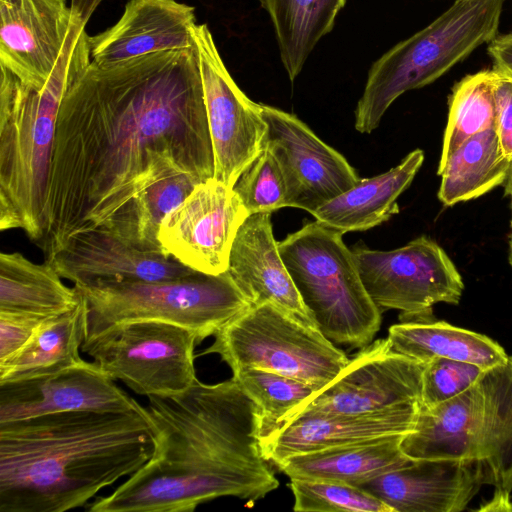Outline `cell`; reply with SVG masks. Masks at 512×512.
<instances>
[{
    "label": "cell",
    "mask_w": 512,
    "mask_h": 512,
    "mask_svg": "<svg viewBox=\"0 0 512 512\" xmlns=\"http://www.w3.org/2000/svg\"><path fill=\"white\" fill-rule=\"evenodd\" d=\"M149 150L170 152L201 181L214 176L195 44L109 65L91 60L69 85L58 112L37 243L45 259L74 234L97 227L127 241Z\"/></svg>",
    "instance_id": "cell-1"
},
{
    "label": "cell",
    "mask_w": 512,
    "mask_h": 512,
    "mask_svg": "<svg viewBox=\"0 0 512 512\" xmlns=\"http://www.w3.org/2000/svg\"><path fill=\"white\" fill-rule=\"evenodd\" d=\"M147 398L150 459L87 511L192 512L220 497L253 503L278 488L260 446V412L232 377Z\"/></svg>",
    "instance_id": "cell-2"
},
{
    "label": "cell",
    "mask_w": 512,
    "mask_h": 512,
    "mask_svg": "<svg viewBox=\"0 0 512 512\" xmlns=\"http://www.w3.org/2000/svg\"><path fill=\"white\" fill-rule=\"evenodd\" d=\"M155 447L144 412H65L0 423V512L86 507Z\"/></svg>",
    "instance_id": "cell-3"
},
{
    "label": "cell",
    "mask_w": 512,
    "mask_h": 512,
    "mask_svg": "<svg viewBox=\"0 0 512 512\" xmlns=\"http://www.w3.org/2000/svg\"><path fill=\"white\" fill-rule=\"evenodd\" d=\"M102 1L71 0L66 40L43 86L0 66V229H21L36 244L43 236L58 112L69 85L91 62L85 28Z\"/></svg>",
    "instance_id": "cell-4"
},
{
    "label": "cell",
    "mask_w": 512,
    "mask_h": 512,
    "mask_svg": "<svg viewBox=\"0 0 512 512\" xmlns=\"http://www.w3.org/2000/svg\"><path fill=\"white\" fill-rule=\"evenodd\" d=\"M506 0H455L437 19L371 66L355 110V129L375 130L403 93L428 85L498 34Z\"/></svg>",
    "instance_id": "cell-5"
},
{
    "label": "cell",
    "mask_w": 512,
    "mask_h": 512,
    "mask_svg": "<svg viewBox=\"0 0 512 512\" xmlns=\"http://www.w3.org/2000/svg\"><path fill=\"white\" fill-rule=\"evenodd\" d=\"M342 233L317 221L278 242L281 258L320 331L332 342L362 348L381 326L353 251Z\"/></svg>",
    "instance_id": "cell-6"
},
{
    "label": "cell",
    "mask_w": 512,
    "mask_h": 512,
    "mask_svg": "<svg viewBox=\"0 0 512 512\" xmlns=\"http://www.w3.org/2000/svg\"><path fill=\"white\" fill-rule=\"evenodd\" d=\"M87 301L86 338L119 324L160 321L186 327L199 344L251 307L228 271L163 281L74 284Z\"/></svg>",
    "instance_id": "cell-7"
},
{
    "label": "cell",
    "mask_w": 512,
    "mask_h": 512,
    "mask_svg": "<svg viewBox=\"0 0 512 512\" xmlns=\"http://www.w3.org/2000/svg\"><path fill=\"white\" fill-rule=\"evenodd\" d=\"M216 354L232 371L259 368L299 380L316 392L349 362L318 327L272 304L251 306L214 334L200 355Z\"/></svg>",
    "instance_id": "cell-8"
},
{
    "label": "cell",
    "mask_w": 512,
    "mask_h": 512,
    "mask_svg": "<svg viewBox=\"0 0 512 512\" xmlns=\"http://www.w3.org/2000/svg\"><path fill=\"white\" fill-rule=\"evenodd\" d=\"M192 330L160 321L113 326L85 339L81 351L113 380L142 396H172L197 380Z\"/></svg>",
    "instance_id": "cell-9"
},
{
    "label": "cell",
    "mask_w": 512,
    "mask_h": 512,
    "mask_svg": "<svg viewBox=\"0 0 512 512\" xmlns=\"http://www.w3.org/2000/svg\"><path fill=\"white\" fill-rule=\"evenodd\" d=\"M363 285L382 309H397L401 318L430 319L437 303L457 305L464 282L444 251L429 237H418L406 245L388 251L354 246Z\"/></svg>",
    "instance_id": "cell-10"
},
{
    "label": "cell",
    "mask_w": 512,
    "mask_h": 512,
    "mask_svg": "<svg viewBox=\"0 0 512 512\" xmlns=\"http://www.w3.org/2000/svg\"><path fill=\"white\" fill-rule=\"evenodd\" d=\"M214 178L234 188L264 147L267 126L260 104L250 100L227 70L206 24H195Z\"/></svg>",
    "instance_id": "cell-11"
},
{
    "label": "cell",
    "mask_w": 512,
    "mask_h": 512,
    "mask_svg": "<svg viewBox=\"0 0 512 512\" xmlns=\"http://www.w3.org/2000/svg\"><path fill=\"white\" fill-rule=\"evenodd\" d=\"M425 365L394 351L387 338L372 341L334 380L285 417L275 431L301 412L362 414L421 406Z\"/></svg>",
    "instance_id": "cell-12"
},
{
    "label": "cell",
    "mask_w": 512,
    "mask_h": 512,
    "mask_svg": "<svg viewBox=\"0 0 512 512\" xmlns=\"http://www.w3.org/2000/svg\"><path fill=\"white\" fill-rule=\"evenodd\" d=\"M249 215L235 190L213 177L198 183L164 218L158 241L165 254L194 271L221 274Z\"/></svg>",
    "instance_id": "cell-13"
},
{
    "label": "cell",
    "mask_w": 512,
    "mask_h": 512,
    "mask_svg": "<svg viewBox=\"0 0 512 512\" xmlns=\"http://www.w3.org/2000/svg\"><path fill=\"white\" fill-rule=\"evenodd\" d=\"M260 108L267 126L264 147L281 168L286 207L313 214L359 181L348 161L295 115L265 104Z\"/></svg>",
    "instance_id": "cell-14"
},
{
    "label": "cell",
    "mask_w": 512,
    "mask_h": 512,
    "mask_svg": "<svg viewBox=\"0 0 512 512\" xmlns=\"http://www.w3.org/2000/svg\"><path fill=\"white\" fill-rule=\"evenodd\" d=\"M144 412L94 361L38 377L0 382V423L65 412Z\"/></svg>",
    "instance_id": "cell-15"
},
{
    "label": "cell",
    "mask_w": 512,
    "mask_h": 512,
    "mask_svg": "<svg viewBox=\"0 0 512 512\" xmlns=\"http://www.w3.org/2000/svg\"><path fill=\"white\" fill-rule=\"evenodd\" d=\"M45 261L74 284L163 281L197 272L165 253L143 250L104 227L74 234Z\"/></svg>",
    "instance_id": "cell-16"
},
{
    "label": "cell",
    "mask_w": 512,
    "mask_h": 512,
    "mask_svg": "<svg viewBox=\"0 0 512 512\" xmlns=\"http://www.w3.org/2000/svg\"><path fill=\"white\" fill-rule=\"evenodd\" d=\"M71 9L66 0H0V66L43 86L66 40Z\"/></svg>",
    "instance_id": "cell-17"
},
{
    "label": "cell",
    "mask_w": 512,
    "mask_h": 512,
    "mask_svg": "<svg viewBox=\"0 0 512 512\" xmlns=\"http://www.w3.org/2000/svg\"><path fill=\"white\" fill-rule=\"evenodd\" d=\"M483 485L476 460H414L358 485L393 512H460Z\"/></svg>",
    "instance_id": "cell-18"
},
{
    "label": "cell",
    "mask_w": 512,
    "mask_h": 512,
    "mask_svg": "<svg viewBox=\"0 0 512 512\" xmlns=\"http://www.w3.org/2000/svg\"><path fill=\"white\" fill-rule=\"evenodd\" d=\"M420 408L409 406L362 414L301 412L260 441L262 454L275 464L296 454L406 435L414 429Z\"/></svg>",
    "instance_id": "cell-19"
},
{
    "label": "cell",
    "mask_w": 512,
    "mask_h": 512,
    "mask_svg": "<svg viewBox=\"0 0 512 512\" xmlns=\"http://www.w3.org/2000/svg\"><path fill=\"white\" fill-rule=\"evenodd\" d=\"M195 24L194 7L177 0H130L113 26L89 37L91 60L109 65L193 47Z\"/></svg>",
    "instance_id": "cell-20"
},
{
    "label": "cell",
    "mask_w": 512,
    "mask_h": 512,
    "mask_svg": "<svg viewBox=\"0 0 512 512\" xmlns=\"http://www.w3.org/2000/svg\"><path fill=\"white\" fill-rule=\"evenodd\" d=\"M228 273L251 306L272 304L299 321L318 327L281 258L271 214H251L233 242Z\"/></svg>",
    "instance_id": "cell-21"
},
{
    "label": "cell",
    "mask_w": 512,
    "mask_h": 512,
    "mask_svg": "<svg viewBox=\"0 0 512 512\" xmlns=\"http://www.w3.org/2000/svg\"><path fill=\"white\" fill-rule=\"evenodd\" d=\"M482 405L478 383L434 406L421 405L414 429L402 438L403 453L412 460L477 461Z\"/></svg>",
    "instance_id": "cell-22"
},
{
    "label": "cell",
    "mask_w": 512,
    "mask_h": 512,
    "mask_svg": "<svg viewBox=\"0 0 512 512\" xmlns=\"http://www.w3.org/2000/svg\"><path fill=\"white\" fill-rule=\"evenodd\" d=\"M405 435L335 446L287 457L275 465L290 479L325 480L358 486L414 460L401 449Z\"/></svg>",
    "instance_id": "cell-23"
},
{
    "label": "cell",
    "mask_w": 512,
    "mask_h": 512,
    "mask_svg": "<svg viewBox=\"0 0 512 512\" xmlns=\"http://www.w3.org/2000/svg\"><path fill=\"white\" fill-rule=\"evenodd\" d=\"M423 161L424 152L413 150L387 172L359 179L312 215L317 222L342 234L376 227L399 212L397 199L409 187Z\"/></svg>",
    "instance_id": "cell-24"
},
{
    "label": "cell",
    "mask_w": 512,
    "mask_h": 512,
    "mask_svg": "<svg viewBox=\"0 0 512 512\" xmlns=\"http://www.w3.org/2000/svg\"><path fill=\"white\" fill-rule=\"evenodd\" d=\"M200 182L170 152L149 150L148 164L131 204L127 241L146 251L164 253L158 241L162 221Z\"/></svg>",
    "instance_id": "cell-25"
},
{
    "label": "cell",
    "mask_w": 512,
    "mask_h": 512,
    "mask_svg": "<svg viewBox=\"0 0 512 512\" xmlns=\"http://www.w3.org/2000/svg\"><path fill=\"white\" fill-rule=\"evenodd\" d=\"M482 417L477 462L482 482L497 494L512 491V356L503 364L484 370L478 380Z\"/></svg>",
    "instance_id": "cell-26"
},
{
    "label": "cell",
    "mask_w": 512,
    "mask_h": 512,
    "mask_svg": "<svg viewBox=\"0 0 512 512\" xmlns=\"http://www.w3.org/2000/svg\"><path fill=\"white\" fill-rule=\"evenodd\" d=\"M88 314L87 301L80 293L75 307L47 317L17 353L0 363V382L52 374L83 363L80 350L87 335Z\"/></svg>",
    "instance_id": "cell-27"
},
{
    "label": "cell",
    "mask_w": 512,
    "mask_h": 512,
    "mask_svg": "<svg viewBox=\"0 0 512 512\" xmlns=\"http://www.w3.org/2000/svg\"><path fill=\"white\" fill-rule=\"evenodd\" d=\"M387 339L394 351L425 364L447 358L487 370L508 359L504 348L490 337L431 318L392 325Z\"/></svg>",
    "instance_id": "cell-28"
},
{
    "label": "cell",
    "mask_w": 512,
    "mask_h": 512,
    "mask_svg": "<svg viewBox=\"0 0 512 512\" xmlns=\"http://www.w3.org/2000/svg\"><path fill=\"white\" fill-rule=\"evenodd\" d=\"M510 164L502 153L495 127L479 132L438 165V198L445 206L478 198L504 184Z\"/></svg>",
    "instance_id": "cell-29"
},
{
    "label": "cell",
    "mask_w": 512,
    "mask_h": 512,
    "mask_svg": "<svg viewBox=\"0 0 512 512\" xmlns=\"http://www.w3.org/2000/svg\"><path fill=\"white\" fill-rule=\"evenodd\" d=\"M54 267L18 252L0 254V310L54 316L75 307L80 293L61 281Z\"/></svg>",
    "instance_id": "cell-30"
},
{
    "label": "cell",
    "mask_w": 512,
    "mask_h": 512,
    "mask_svg": "<svg viewBox=\"0 0 512 512\" xmlns=\"http://www.w3.org/2000/svg\"><path fill=\"white\" fill-rule=\"evenodd\" d=\"M257 1L271 19L281 62L292 82L319 40L333 29L346 3V0Z\"/></svg>",
    "instance_id": "cell-31"
},
{
    "label": "cell",
    "mask_w": 512,
    "mask_h": 512,
    "mask_svg": "<svg viewBox=\"0 0 512 512\" xmlns=\"http://www.w3.org/2000/svg\"><path fill=\"white\" fill-rule=\"evenodd\" d=\"M497 73L482 70L456 83L449 97V113L439 164L469 137L495 127L494 84Z\"/></svg>",
    "instance_id": "cell-32"
},
{
    "label": "cell",
    "mask_w": 512,
    "mask_h": 512,
    "mask_svg": "<svg viewBox=\"0 0 512 512\" xmlns=\"http://www.w3.org/2000/svg\"><path fill=\"white\" fill-rule=\"evenodd\" d=\"M232 374L260 412V441L316 392L299 380L259 368H241Z\"/></svg>",
    "instance_id": "cell-33"
},
{
    "label": "cell",
    "mask_w": 512,
    "mask_h": 512,
    "mask_svg": "<svg viewBox=\"0 0 512 512\" xmlns=\"http://www.w3.org/2000/svg\"><path fill=\"white\" fill-rule=\"evenodd\" d=\"M297 512H393L381 500L358 486L325 481L290 479Z\"/></svg>",
    "instance_id": "cell-34"
},
{
    "label": "cell",
    "mask_w": 512,
    "mask_h": 512,
    "mask_svg": "<svg viewBox=\"0 0 512 512\" xmlns=\"http://www.w3.org/2000/svg\"><path fill=\"white\" fill-rule=\"evenodd\" d=\"M233 189L250 215L271 214L286 207L284 177L278 161L266 147L243 172Z\"/></svg>",
    "instance_id": "cell-35"
},
{
    "label": "cell",
    "mask_w": 512,
    "mask_h": 512,
    "mask_svg": "<svg viewBox=\"0 0 512 512\" xmlns=\"http://www.w3.org/2000/svg\"><path fill=\"white\" fill-rule=\"evenodd\" d=\"M483 371L472 363L434 358L423 372L422 406L431 407L461 394L477 383Z\"/></svg>",
    "instance_id": "cell-36"
},
{
    "label": "cell",
    "mask_w": 512,
    "mask_h": 512,
    "mask_svg": "<svg viewBox=\"0 0 512 512\" xmlns=\"http://www.w3.org/2000/svg\"><path fill=\"white\" fill-rule=\"evenodd\" d=\"M47 317L0 310V363L17 353Z\"/></svg>",
    "instance_id": "cell-37"
},
{
    "label": "cell",
    "mask_w": 512,
    "mask_h": 512,
    "mask_svg": "<svg viewBox=\"0 0 512 512\" xmlns=\"http://www.w3.org/2000/svg\"><path fill=\"white\" fill-rule=\"evenodd\" d=\"M495 130L503 155L512 161V78L497 73L494 84Z\"/></svg>",
    "instance_id": "cell-38"
},
{
    "label": "cell",
    "mask_w": 512,
    "mask_h": 512,
    "mask_svg": "<svg viewBox=\"0 0 512 512\" xmlns=\"http://www.w3.org/2000/svg\"><path fill=\"white\" fill-rule=\"evenodd\" d=\"M488 54L493 70L499 75L512 78V32L497 35L488 43Z\"/></svg>",
    "instance_id": "cell-39"
},
{
    "label": "cell",
    "mask_w": 512,
    "mask_h": 512,
    "mask_svg": "<svg viewBox=\"0 0 512 512\" xmlns=\"http://www.w3.org/2000/svg\"><path fill=\"white\" fill-rule=\"evenodd\" d=\"M477 511L512 512V499L511 497H506L504 495L494 493L493 497L488 502L479 507Z\"/></svg>",
    "instance_id": "cell-40"
},
{
    "label": "cell",
    "mask_w": 512,
    "mask_h": 512,
    "mask_svg": "<svg viewBox=\"0 0 512 512\" xmlns=\"http://www.w3.org/2000/svg\"><path fill=\"white\" fill-rule=\"evenodd\" d=\"M505 195L510 198L511 203V227H512V161L510 164L509 172L507 178L504 182Z\"/></svg>",
    "instance_id": "cell-41"
},
{
    "label": "cell",
    "mask_w": 512,
    "mask_h": 512,
    "mask_svg": "<svg viewBox=\"0 0 512 512\" xmlns=\"http://www.w3.org/2000/svg\"><path fill=\"white\" fill-rule=\"evenodd\" d=\"M509 262L512 267V234H511L510 242H509Z\"/></svg>",
    "instance_id": "cell-42"
}]
</instances>
